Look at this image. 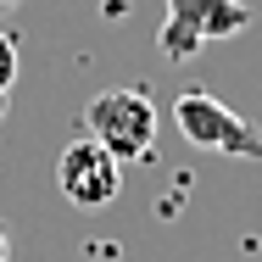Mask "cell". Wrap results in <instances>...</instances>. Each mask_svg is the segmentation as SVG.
<instances>
[{
	"instance_id": "cell-1",
	"label": "cell",
	"mask_w": 262,
	"mask_h": 262,
	"mask_svg": "<svg viewBox=\"0 0 262 262\" xmlns=\"http://www.w3.org/2000/svg\"><path fill=\"white\" fill-rule=\"evenodd\" d=\"M157 106H151V95L145 90H101L95 101L84 106V134L95 140V145H106L117 162H140L157 151Z\"/></svg>"
},
{
	"instance_id": "cell-2",
	"label": "cell",
	"mask_w": 262,
	"mask_h": 262,
	"mask_svg": "<svg viewBox=\"0 0 262 262\" xmlns=\"http://www.w3.org/2000/svg\"><path fill=\"white\" fill-rule=\"evenodd\" d=\"M251 28V6L246 0H167V17L157 28L162 61H190L217 39H234Z\"/></svg>"
},
{
	"instance_id": "cell-3",
	"label": "cell",
	"mask_w": 262,
	"mask_h": 262,
	"mask_svg": "<svg viewBox=\"0 0 262 262\" xmlns=\"http://www.w3.org/2000/svg\"><path fill=\"white\" fill-rule=\"evenodd\" d=\"M173 123L195 151H217V157H262L257 123H246L234 106H223L212 90H184L173 101Z\"/></svg>"
},
{
	"instance_id": "cell-4",
	"label": "cell",
	"mask_w": 262,
	"mask_h": 262,
	"mask_svg": "<svg viewBox=\"0 0 262 262\" xmlns=\"http://www.w3.org/2000/svg\"><path fill=\"white\" fill-rule=\"evenodd\" d=\"M56 190L73 207H112L117 190H123V162L112 157L106 145H95L90 134H78L56 157Z\"/></svg>"
},
{
	"instance_id": "cell-5",
	"label": "cell",
	"mask_w": 262,
	"mask_h": 262,
	"mask_svg": "<svg viewBox=\"0 0 262 262\" xmlns=\"http://www.w3.org/2000/svg\"><path fill=\"white\" fill-rule=\"evenodd\" d=\"M17 84V39L0 28V101H6V90Z\"/></svg>"
},
{
	"instance_id": "cell-6",
	"label": "cell",
	"mask_w": 262,
	"mask_h": 262,
	"mask_svg": "<svg viewBox=\"0 0 262 262\" xmlns=\"http://www.w3.org/2000/svg\"><path fill=\"white\" fill-rule=\"evenodd\" d=\"M6 251H11V229L0 223V262H6Z\"/></svg>"
},
{
	"instance_id": "cell-7",
	"label": "cell",
	"mask_w": 262,
	"mask_h": 262,
	"mask_svg": "<svg viewBox=\"0 0 262 262\" xmlns=\"http://www.w3.org/2000/svg\"><path fill=\"white\" fill-rule=\"evenodd\" d=\"M6 6H17V0H0V11H6Z\"/></svg>"
}]
</instances>
